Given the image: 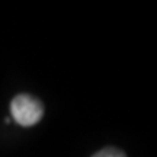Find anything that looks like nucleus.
Returning a JSON list of instances; mask_svg holds the SVG:
<instances>
[{"mask_svg":"<svg viewBox=\"0 0 157 157\" xmlns=\"http://www.w3.org/2000/svg\"><path fill=\"white\" fill-rule=\"evenodd\" d=\"M10 111L12 118L23 127L35 125L44 115L42 103L29 95H17L10 103Z\"/></svg>","mask_w":157,"mask_h":157,"instance_id":"obj_1","label":"nucleus"},{"mask_svg":"<svg viewBox=\"0 0 157 157\" xmlns=\"http://www.w3.org/2000/svg\"><path fill=\"white\" fill-rule=\"evenodd\" d=\"M92 157H125V154H124L121 150H118V148L108 147V148H103L101 151H98Z\"/></svg>","mask_w":157,"mask_h":157,"instance_id":"obj_2","label":"nucleus"}]
</instances>
